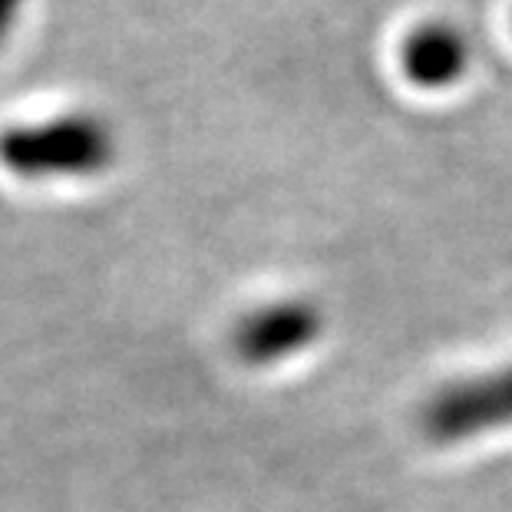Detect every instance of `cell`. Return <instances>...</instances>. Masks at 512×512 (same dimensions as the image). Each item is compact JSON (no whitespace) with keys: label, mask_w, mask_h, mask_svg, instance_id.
<instances>
[{"label":"cell","mask_w":512,"mask_h":512,"mask_svg":"<svg viewBox=\"0 0 512 512\" xmlns=\"http://www.w3.org/2000/svg\"><path fill=\"white\" fill-rule=\"evenodd\" d=\"M0 159L20 176H80L113 159V133L93 116H60L50 123L14 126L0 136Z\"/></svg>","instance_id":"6da1fadb"},{"label":"cell","mask_w":512,"mask_h":512,"mask_svg":"<svg viewBox=\"0 0 512 512\" xmlns=\"http://www.w3.org/2000/svg\"><path fill=\"white\" fill-rule=\"evenodd\" d=\"M423 427L433 440L443 443L512 427V367L503 374L446 387L423 410Z\"/></svg>","instance_id":"7a4b0ae2"},{"label":"cell","mask_w":512,"mask_h":512,"mask_svg":"<svg viewBox=\"0 0 512 512\" xmlns=\"http://www.w3.org/2000/svg\"><path fill=\"white\" fill-rule=\"evenodd\" d=\"M321 331V314L311 304L285 301L248 314L235 334L238 354L248 364H271L304 351Z\"/></svg>","instance_id":"3957f363"},{"label":"cell","mask_w":512,"mask_h":512,"mask_svg":"<svg viewBox=\"0 0 512 512\" xmlns=\"http://www.w3.org/2000/svg\"><path fill=\"white\" fill-rule=\"evenodd\" d=\"M400 67L423 90H443L470 67V43L450 24H427L403 40Z\"/></svg>","instance_id":"277c9868"},{"label":"cell","mask_w":512,"mask_h":512,"mask_svg":"<svg viewBox=\"0 0 512 512\" xmlns=\"http://www.w3.org/2000/svg\"><path fill=\"white\" fill-rule=\"evenodd\" d=\"M24 4H27V0H0V40H4L10 30H14Z\"/></svg>","instance_id":"5b68a950"}]
</instances>
